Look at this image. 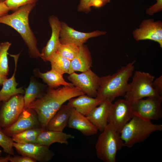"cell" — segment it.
Returning <instances> with one entry per match:
<instances>
[{
	"label": "cell",
	"instance_id": "1",
	"mask_svg": "<svg viewBox=\"0 0 162 162\" xmlns=\"http://www.w3.org/2000/svg\"><path fill=\"white\" fill-rule=\"evenodd\" d=\"M83 94L74 86H62L57 88L48 87L44 94L32 102L28 108L36 112L41 127L45 129L49 121L65 102Z\"/></svg>",
	"mask_w": 162,
	"mask_h": 162
},
{
	"label": "cell",
	"instance_id": "2",
	"mask_svg": "<svg viewBox=\"0 0 162 162\" xmlns=\"http://www.w3.org/2000/svg\"><path fill=\"white\" fill-rule=\"evenodd\" d=\"M35 4H30L22 6L12 14L0 17V23L10 26L20 34L28 48L30 57L32 58H41L37 39L29 22V14Z\"/></svg>",
	"mask_w": 162,
	"mask_h": 162
},
{
	"label": "cell",
	"instance_id": "3",
	"mask_svg": "<svg viewBox=\"0 0 162 162\" xmlns=\"http://www.w3.org/2000/svg\"><path fill=\"white\" fill-rule=\"evenodd\" d=\"M136 60L122 66L112 75L100 77L96 98L112 102L117 97L123 96L128 87V81L134 70Z\"/></svg>",
	"mask_w": 162,
	"mask_h": 162
},
{
	"label": "cell",
	"instance_id": "4",
	"mask_svg": "<svg viewBox=\"0 0 162 162\" xmlns=\"http://www.w3.org/2000/svg\"><path fill=\"white\" fill-rule=\"evenodd\" d=\"M162 130V124L134 115L120 132L124 147L130 148L144 141L152 133Z\"/></svg>",
	"mask_w": 162,
	"mask_h": 162
},
{
	"label": "cell",
	"instance_id": "5",
	"mask_svg": "<svg viewBox=\"0 0 162 162\" xmlns=\"http://www.w3.org/2000/svg\"><path fill=\"white\" fill-rule=\"evenodd\" d=\"M101 132L95 146L97 156L105 162H116L117 152L124 147L120 133L109 123Z\"/></svg>",
	"mask_w": 162,
	"mask_h": 162
},
{
	"label": "cell",
	"instance_id": "6",
	"mask_svg": "<svg viewBox=\"0 0 162 162\" xmlns=\"http://www.w3.org/2000/svg\"><path fill=\"white\" fill-rule=\"evenodd\" d=\"M132 77V81L124 96L125 99L131 104L145 98L160 95L152 86L154 76L148 72L137 70Z\"/></svg>",
	"mask_w": 162,
	"mask_h": 162
},
{
	"label": "cell",
	"instance_id": "7",
	"mask_svg": "<svg viewBox=\"0 0 162 162\" xmlns=\"http://www.w3.org/2000/svg\"><path fill=\"white\" fill-rule=\"evenodd\" d=\"M146 98L131 104L134 115L146 120L161 119L162 117V96Z\"/></svg>",
	"mask_w": 162,
	"mask_h": 162
},
{
	"label": "cell",
	"instance_id": "8",
	"mask_svg": "<svg viewBox=\"0 0 162 162\" xmlns=\"http://www.w3.org/2000/svg\"><path fill=\"white\" fill-rule=\"evenodd\" d=\"M25 109L23 94L16 95L2 102L0 106V126L2 129L10 126Z\"/></svg>",
	"mask_w": 162,
	"mask_h": 162
},
{
	"label": "cell",
	"instance_id": "9",
	"mask_svg": "<svg viewBox=\"0 0 162 162\" xmlns=\"http://www.w3.org/2000/svg\"><path fill=\"white\" fill-rule=\"evenodd\" d=\"M134 116L131 104L125 99H119L111 105L108 123L120 132Z\"/></svg>",
	"mask_w": 162,
	"mask_h": 162
},
{
	"label": "cell",
	"instance_id": "10",
	"mask_svg": "<svg viewBox=\"0 0 162 162\" xmlns=\"http://www.w3.org/2000/svg\"><path fill=\"white\" fill-rule=\"evenodd\" d=\"M67 78L74 86L79 89L84 94L92 97H96L100 77L91 69L79 74L73 72L69 74Z\"/></svg>",
	"mask_w": 162,
	"mask_h": 162
},
{
	"label": "cell",
	"instance_id": "11",
	"mask_svg": "<svg viewBox=\"0 0 162 162\" xmlns=\"http://www.w3.org/2000/svg\"><path fill=\"white\" fill-rule=\"evenodd\" d=\"M39 127H41L36 113L33 110L28 108L23 111L12 125L2 128V130L6 135L11 137L28 129Z\"/></svg>",
	"mask_w": 162,
	"mask_h": 162
},
{
	"label": "cell",
	"instance_id": "12",
	"mask_svg": "<svg viewBox=\"0 0 162 162\" xmlns=\"http://www.w3.org/2000/svg\"><path fill=\"white\" fill-rule=\"evenodd\" d=\"M134 38L137 41L150 40L157 42L162 47V23L152 19L144 20L139 28L133 32Z\"/></svg>",
	"mask_w": 162,
	"mask_h": 162
},
{
	"label": "cell",
	"instance_id": "13",
	"mask_svg": "<svg viewBox=\"0 0 162 162\" xmlns=\"http://www.w3.org/2000/svg\"><path fill=\"white\" fill-rule=\"evenodd\" d=\"M106 32L95 31L86 33L80 32L69 26L64 22H61L59 35L61 43H70L80 46L89 38L105 34Z\"/></svg>",
	"mask_w": 162,
	"mask_h": 162
},
{
	"label": "cell",
	"instance_id": "14",
	"mask_svg": "<svg viewBox=\"0 0 162 162\" xmlns=\"http://www.w3.org/2000/svg\"><path fill=\"white\" fill-rule=\"evenodd\" d=\"M13 147L21 155L31 158L40 162H48L54 156L49 146L35 143H19L14 142Z\"/></svg>",
	"mask_w": 162,
	"mask_h": 162
},
{
	"label": "cell",
	"instance_id": "15",
	"mask_svg": "<svg viewBox=\"0 0 162 162\" xmlns=\"http://www.w3.org/2000/svg\"><path fill=\"white\" fill-rule=\"evenodd\" d=\"M49 22L51 28V34L46 45L41 50V58L44 62L49 61L57 52L61 43L59 35L61 22L56 16H50Z\"/></svg>",
	"mask_w": 162,
	"mask_h": 162
},
{
	"label": "cell",
	"instance_id": "16",
	"mask_svg": "<svg viewBox=\"0 0 162 162\" xmlns=\"http://www.w3.org/2000/svg\"><path fill=\"white\" fill-rule=\"evenodd\" d=\"M71 113L67 126L69 128L77 130L83 135L89 136L97 134L98 130L86 116L70 107Z\"/></svg>",
	"mask_w": 162,
	"mask_h": 162
},
{
	"label": "cell",
	"instance_id": "17",
	"mask_svg": "<svg viewBox=\"0 0 162 162\" xmlns=\"http://www.w3.org/2000/svg\"><path fill=\"white\" fill-rule=\"evenodd\" d=\"M112 103L110 100L106 99L86 116L98 130L101 132L108 124V118Z\"/></svg>",
	"mask_w": 162,
	"mask_h": 162
},
{
	"label": "cell",
	"instance_id": "18",
	"mask_svg": "<svg viewBox=\"0 0 162 162\" xmlns=\"http://www.w3.org/2000/svg\"><path fill=\"white\" fill-rule=\"evenodd\" d=\"M71 98L67 105L86 116L104 100L92 97L85 94Z\"/></svg>",
	"mask_w": 162,
	"mask_h": 162
},
{
	"label": "cell",
	"instance_id": "19",
	"mask_svg": "<svg viewBox=\"0 0 162 162\" xmlns=\"http://www.w3.org/2000/svg\"><path fill=\"white\" fill-rule=\"evenodd\" d=\"M20 53L16 55H10L14 58V70L11 77L6 79L4 82L2 87L0 90V102L6 101L16 95L25 94V90L22 87L17 88L18 83L16 82L15 75L16 72L17 62Z\"/></svg>",
	"mask_w": 162,
	"mask_h": 162
},
{
	"label": "cell",
	"instance_id": "20",
	"mask_svg": "<svg viewBox=\"0 0 162 162\" xmlns=\"http://www.w3.org/2000/svg\"><path fill=\"white\" fill-rule=\"evenodd\" d=\"M92 65L91 52L87 46L83 44L80 46L77 55L71 61L68 74L76 71H85L91 69Z\"/></svg>",
	"mask_w": 162,
	"mask_h": 162
},
{
	"label": "cell",
	"instance_id": "21",
	"mask_svg": "<svg viewBox=\"0 0 162 162\" xmlns=\"http://www.w3.org/2000/svg\"><path fill=\"white\" fill-rule=\"evenodd\" d=\"M74 138V136L72 134L64 133L63 131L45 129L39 135L35 143L49 147L55 142L68 145V140Z\"/></svg>",
	"mask_w": 162,
	"mask_h": 162
},
{
	"label": "cell",
	"instance_id": "22",
	"mask_svg": "<svg viewBox=\"0 0 162 162\" xmlns=\"http://www.w3.org/2000/svg\"><path fill=\"white\" fill-rule=\"evenodd\" d=\"M70 113V107L67 105L63 104L49 121L45 129L63 132L67 126Z\"/></svg>",
	"mask_w": 162,
	"mask_h": 162
},
{
	"label": "cell",
	"instance_id": "23",
	"mask_svg": "<svg viewBox=\"0 0 162 162\" xmlns=\"http://www.w3.org/2000/svg\"><path fill=\"white\" fill-rule=\"evenodd\" d=\"M33 73L37 77L41 78L48 86V87L56 88L62 86H72L71 83L66 82L61 75L51 69L45 73L41 72L37 68L33 70Z\"/></svg>",
	"mask_w": 162,
	"mask_h": 162
},
{
	"label": "cell",
	"instance_id": "24",
	"mask_svg": "<svg viewBox=\"0 0 162 162\" xmlns=\"http://www.w3.org/2000/svg\"><path fill=\"white\" fill-rule=\"evenodd\" d=\"M45 86L34 76L30 79L28 86L25 88L23 98L25 109L28 108L30 104L35 99L40 97L45 93Z\"/></svg>",
	"mask_w": 162,
	"mask_h": 162
},
{
	"label": "cell",
	"instance_id": "25",
	"mask_svg": "<svg viewBox=\"0 0 162 162\" xmlns=\"http://www.w3.org/2000/svg\"><path fill=\"white\" fill-rule=\"evenodd\" d=\"M44 129L41 127L28 129L13 135L12 138L14 142L17 143H35L39 135Z\"/></svg>",
	"mask_w": 162,
	"mask_h": 162
},
{
	"label": "cell",
	"instance_id": "26",
	"mask_svg": "<svg viewBox=\"0 0 162 162\" xmlns=\"http://www.w3.org/2000/svg\"><path fill=\"white\" fill-rule=\"evenodd\" d=\"M49 62L51 63V69L62 75L68 74L71 61L62 56L57 52Z\"/></svg>",
	"mask_w": 162,
	"mask_h": 162
},
{
	"label": "cell",
	"instance_id": "27",
	"mask_svg": "<svg viewBox=\"0 0 162 162\" xmlns=\"http://www.w3.org/2000/svg\"><path fill=\"white\" fill-rule=\"evenodd\" d=\"M11 45L7 41L0 44V74L4 77H7L9 72L8 51Z\"/></svg>",
	"mask_w": 162,
	"mask_h": 162
},
{
	"label": "cell",
	"instance_id": "28",
	"mask_svg": "<svg viewBox=\"0 0 162 162\" xmlns=\"http://www.w3.org/2000/svg\"><path fill=\"white\" fill-rule=\"evenodd\" d=\"M80 46L70 43H60L57 52L63 57L71 61L78 54Z\"/></svg>",
	"mask_w": 162,
	"mask_h": 162
},
{
	"label": "cell",
	"instance_id": "29",
	"mask_svg": "<svg viewBox=\"0 0 162 162\" xmlns=\"http://www.w3.org/2000/svg\"><path fill=\"white\" fill-rule=\"evenodd\" d=\"M0 126V146L5 153L10 155H14L13 143L12 138L6 135Z\"/></svg>",
	"mask_w": 162,
	"mask_h": 162
},
{
	"label": "cell",
	"instance_id": "30",
	"mask_svg": "<svg viewBox=\"0 0 162 162\" xmlns=\"http://www.w3.org/2000/svg\"><path fill=\"white\" fill-rule=\"evenodd\" d=\"M39 0H5L6 6L13 11L22 6L30 4H36Z\"/></svg>",
	"mask_w": 162,
	"mask_h": 162
},
{
	"label": "cell",
	"instance_id": "31",
	"mask_svg": "<svg viewBox=\"0 0 162 162\" xmlns=\"http://www.w3.org/2000/svg\"><path fill=\"white\" fill-rule=\"evenodd\" d=\"M156 3L150 6L146 10V13L152 15L154 13L161 11L162 10V0H156Z\"/></svg>",
	"mask_w": 162,
	"mask_h": 162
},
{
	"label": "cell",
	"instance_id": "32",
	"mask_svg": "<svg viewBox=\"0 0 162 162\" xmlns=\"http://www.w3.org/2000/svg\"><path fill=\"white\" fill-rule=\"evenodd\" d=\"M9 161L11 162H36L37 161L34 159L22 155L10 156Z\"/></svg>",
	"mask_w": 162,
	"mask_h": 162
},
{
	"label": "cell",
	"instance_id": "33",
	"mask_svg": "<svg viewBox=\"0 0 162 162\" xmlns=\"http://www.w3.org/2000/svg\"><path fill=\"white\" fill-rule=\"evenodd\" d=\"M152 86L159 94L162 96V75L154 79L152 82Z\"/></svg>",
	"mask_w": 162,
	"mask_h": 162
},
{
	"label": "cell",
	"instance_id": "34",
	"mask_svg": "<svg viewBox=\"0 0 162 162\" xmlns=\"http://www.w3.org/2000/svg\"><path fill=\"white\" fill-rule=\"evenodd\" d=\"M91 0H80L78 7L79 11H83L87 13L91 10V8L89 7Z\"/></svg>",
	"mask_w": 162,
	"mask_h": 162
},
{
	"label": "cell",
	"instance_id": "35",
	"mask_svg": "<svg viewBox=\"0 0 162 162\" xmlns=\"http://www.w3.org/2000/svg\"><path fill=\"white\" fill-rule=\"evenodd\" d=\"M111 0H91L89 4V7L100 8L109 3Z\"/></svg>",
	"mask_w": 162,
	"mask_h": 162
},
{
	"label": "cell",
	"instance_id": "36",
	"mask_svg": "<svg viewBox=\"0 0 162 162\" xmlns=\"http://www.w3.org/2000/svg\"><path fill=\"white\" fill-rule=\"evenodd\" d=\"M10 10V9L5 4L4 1L0 2V17L8 14Z\"/></svg>",
	"mask_w": 162,
	"mask_h": 162
},
{
	"label": "cell",
	"instance_id": "37",
	"mask_svg": "<svg viewBox=\"0 0 162 162\" xmlns=\"http://www.w3.org/2000/svg\"><path fill=\"white\" fill-rule=\"evenodd\" d=\"M10 155L8 154L5 157H0V162H7L9 161Z\"/></svg>",
	"mask_w": 162,
	"mask_h": 162
},
{
	"label": "cell",
	"instance_id": "38",
	"mask_svg": "<svg viewBox=\"0 0 162 162\" xmlns=\"http://www.w3.org/2000/svg\"><path fill=\"white\" fill-rule=\"evenodd\" d=\"M7 78V77L4 76L0 74V86H2L4 82Z\"/></svg>",
	"mask_w": 162,
	"mask_h": 162
},
{
	"label": "cell",
	"instance_id": "39",
	"mask_svg": "<svg viewBox=\"0 0 162 162\" xmlns=\"http://www.w3.org/2000/svg\"><path fill=\"white\" fill-rule=\"evenodd\" d=\"M5 0H0V2H2L4 1Z\"/></svg>",
	"mask_w": 162,
	"mask_h": 162
},
{
	"label": "cell",
	"instance_id": "40",
	"mask_svg": "<svg viewBox=\"0 0 162 162\" xmlns=\"http://www.w3.org/2000/svg\"><path fill=\"white\" fill-rule=\"evenodd\" d=\"M2 153V151L0 150V155H1Z\"/></svg>",
	"mask_w": 162,
	"mask_h": 162
},
{
	"label": "cell",
	"instance_id": "41",
	"mask_svg": "<svg viewBox=\"0 0 162 162\" xmlns=\"http://www.w3.org/2000/svg\"><path fill=\"white\" fill-rule=\"evenodd\" d=\"M1 102H0V105H1Z\"/></svg>",
	"mask_w": 162,
	"mask_h": 162
}]
</instances>
